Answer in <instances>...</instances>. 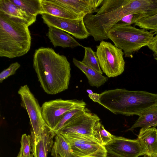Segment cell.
I'll list each match as a JSON object with an SVG mask.
<instances>
[{
    "label": "cell",
    "mask_w": 157,
    "mask_h": 157,
    "mask_svg": "<svg viewBox=\"0 0 157 157\" xmlns=\"http://www.w3.org/2000/svg\"><path fill=\"white\" fill-rule=\"evenodd\" d=\"M150 16V14L146 13L129 14L124 17L113 26L131 25L142 19Z\"/></svg>",
    "instance_id": "obj_27"
},
{
    "label": "cell",
    "mask_w": 157,
    "mask_h": 157,
    "mask_svg": "<svg viewBox=\"0 0 157 157\" xmlns=\"http://www.w3.org/2000/svg\"><path fill=\"white\" fill-rule=\"evenodd\" d=\"M21 65L18 62L11 63L6 69H5L0 73V82L10 76L15 74L16 71L20 67Z\"/></svg>",
    "instance_id": "obj_29"
},
{
    "label": "cell",
    "mask_w": 157,
    "mask_h": 157,
    "mask_svg": "<svg viewBox=\"0 0 157 157\" xmlns=\"http://www.w3.org/2000/svg\"><path fill=\"white\" fill-rule=\"evenodd\" d=\"M155 34L131 25L113 26L108 36L115 46L123 51L125 57L132 58L136 52L151 43Z\"/></svg>",
    "instance_id": "obj_5"
},
{
    "label": "cell",
    "mask_w": 157,
    "mask_h": 157,
    "mask_svg": "<svg viewBox=\"0 0 157 157\" xmlns=\"http://www.w3.org/2000/svg\"><path fill=\"white\" fill-rule=\"evenodd\" d=\"M106 157H120L114 154L107 151V155Z\"/></svg>",
    "instance_id": "obj_32"
},
{
    "label": "cell",
    "mask_w": 157,
    "mask_h": 157,
    "mask_svg": "<svg viewBox=\"0 0 157 157\" xmlns=\"http://www.w3.org/2000/svg\"><path fill=\"white\" fill-rule=\"evenodd\" d=\"M74 109L67 112L63 116L61 120L56 127L53 129L51 130L56 135L61 129L64 124L69 119L71 118L76 113L79 112L81 109Z\"/></svg>",
    "instance_id": "obj_28"
},
{
    "label": "cell",
    "mask_w": 157,
    "mask_h": 157,
    "mask_svg": "<svg viewBox=\"0 0 157 157\" xmlns=\"http://www.w3.org/2000/svg\"><path fill=\"white\" fill-rule=\"evenodd\" d=\"M137 139L146 155L151 156L157 153V129L155 128H141Z\"/></svg>",
    "instance_id": "obj_16"
},
{
    "label": "cell",
    "mask_w": 157,
    "mask_h": 157,
    "mask_svg": "<svg viewBox=\"0 0 157 157\" xmlns=\"http://www.w3.org/2000/svg\"><path fill=\"white\" fill-rule=\"evenodd\" d=\"M151 43L147 46L153 52V57L157 62V33Z\"/></svg>",
    "instance_id": "obj_30"
},
{
    "label": "cell",
    "mask_w": 157,
    "mask_h": 157,
    "mask_svg": "<svg viewBox=\"0 0 157 157\" xmlns=\"http://www.w3.org/2000/svg\"><path fill=\"white\" fill-rule=\"evenodd\" d=\"M85 54L81 62L86 65L102 75L103 72L100 67L96 52L90 47H83Z\"/></svg>",
    "instance_id": "obj_24"
},
{
    "label": "cell",
    "mask_w": 157,
    "mask_h": 157,
    "mask_svg": "<svg viewBox=\"0 0 157 157\" xmlns=\"http://www.w3.org/2000/svg\"><path fill=\"white\" fill-rule=\"evenodd\" d=\"M86 91L89 93V94H91L93 93L92 91L90 90H87Z\"/></svg>",
    "instance_id": "obj_34"
},
{
    "label": "cell",
    "mask_w": 157,
    "mask_h": 157,
    "mask_svg": "<svg viewBox=\"0 0 157 157\" xmlns=\"http://www.w3.org/2000/svg\"><path fill=\"white\" fill-rule=\"evenodd\" d=\"M147 157H157V153L151 156H147Z\"/></svg>",
    "instance_id": "obj_33"
},
{
    "label": "cell",
    "mask_w": 157,
    "mask_h": 157,
    "mask_svg": "<svg viewBox=\"0 0 157 157\" xmlns=\"http://www.w3.org/2000/svg\"><path fill=\"white\" fill-rule=\"evenodd\" d=\"M54 137L51 151L52 157H76L72 152L69 142L64 136L59 133Z\"/></svg>",
    "instance_id": "obj_21"
},
{
    "label": "cell",
    "mask_w": 157,
    "mask_h": 157,
    "mask_svg": "<svg viewBox=\"0 0 157 157\" xmlns=\"http://www.w3.org/2000/svg\"><path fill=\"white\" fill-rule=\"evenodd\" d=\"M0 12L21 19L25 21L29 26L36 21V17L27 13L10 0H0Z\"/></svg>",
    "instance_id": "obj_17"
},
{
    "label": "cell",
    "mask_w": 157,
    "mask_h": 157,
    "mask_svg": "<svg viewBox=\"0 0 157 157\" xmlns=\"http://www.w3.org/2000/svg\"><path fill=\"white\" fill-rule=\"evenodd\" d=\"M47 36L54 47L59 46L73 48L78 46L83 47L70 35L54 27H48Z\"/></svg>",
    "instance_id": "obj_15"
},
{
    "label": "cell",
    "mask_w": 157,
    "mask_h": 157,
    "mask_svg": "<svg viewBox=\"0 0 157 157\" xmlns=\"http://www.w3.org/2000/svg\"><path fill=\"white\" fill-rule=\"evenodd\" d=\"M29 14L35 17L43 14L41 0H10Z\"/></svg>",
    "instance_id": "obj_22"
},
{
    "label": "cell",
    "mask_w": 157,
    "mask_h": 157,
    "mask_svg": "<svg viewBox=\"0 0 157 157\" xmlns=\"http://www.w3.org/2000/svg\"><path fill=\"white\" fill-rule=\"evenodd\" d=\"M18 93L21 98V105L26 110L29 118L31 126L30 136L32 145L39 140L49 128L43 118L41 107L38 101L28 85L21 86Z\"/></svg>",
    "instance_id": "obj_6"
},
{
    "label": "cell",
    "mask_w": 157,
    "mask_h": 157,
    "mask_svg": "<svg viewBox=\"0 0 157 157\" xmlns=\"http://www.w3.org/2000/svg\"><path fill=\"white\" fill-rule=\"evenodd\" d=\"M33 61L38 81L46 93L56 94L68 89L71 67L66 56L51 48L41 47L35 51Z\"/></svg>",
    "instance_id": "obj_1"
},
{
    "label": "cell",
    "mask_w": 157,
    "mask_h": 157,
    "mask_svg": "<svg viewBox=\"0 0 157 157\" xmlns=\"http://www.w3.org/2000/svg\"><path fill=\"white\" fill-rule=\"evenodd\" d=\"M135 26L140 28L150 30L157 33V13L151 17L144 18L134 23Z\"/></svg>",
    "instance_id": "obj_26"
},
{
    "label": "cell",
    "mask_w": 157,
    "mask_h": 157,
    "mask_svg": "<svg viewBox=\"0 0 157 157\" xmlns=\"http://www.w3.org/2000/svg\"><path fill=\"white\" fill-rule=\"evenodd\" d=\"M88 96L92 101L94 102H97L99 100V94L96 93L89 94Z\"/></svg>",
    "instance_id": "obj_31"
},
{
    "label": "cell",
    "mask_w": 157,
    "mask_h": 157,
    "mask_svg": "<svg viewBox=\"0 0 157 157\" xmlns=\"http://www.w3.org/2000/svg\"><path fill=\"white\" fill-rule=\"evenodd\" d=\"M97 103L115 114L139 116L146 110L157 106V94L117 88L99 94Z\"/></svg>",
    "instance_id": "obj_2"
},
{
    "label": "cell",
    "mask_w": 157,
    "mask_h": 157,
    "mask_svg": "<svg viewBox=\"0 0 157 157\" xmlns=\"http://www.w3.org/2000/svg\"><path fill=\"white\" fill-rule=\"evenodd\" d=\"M76 157H106L107 151L93 136L78 134L62 135Z\"/></svg>",
    "instance_id": "obj_9"
},
{
    "label": "cell",
    "mask_w": 157,
    "mask_h": 157,
    "mask_svg": "<svg viewBox=\"0 0 157 157\" xmlns=\"http://www.w3.org/2000/svg\"><path fill=\"white\" fill-rule=\"evenodd\" d=\"M41 2L43 13L71 20L84 18L71 11L56 0H41Z\"/></svg>",
    "instance_id": "obj_14"
},
{
    "label": "cell",
    "mask_w": 157,
    "mask_h": 157,
    "mask_svg": "<svg viewBox=\"0 0 157 157\" xmlns=\"http://www.w3.org/2000/svg\"><path fill=\"white\" fill-rule=\"evenodd\" d=\"M86 105L83 100L76 99H58L45 101L41 107L42 116L46 124L52 130L66 113L74 109H84Z\"/></svg>",
    "instance_id": "obj_8"
},
{
    "label": "cell",
    "mask_w": 157,
    "mask_h": 157,
    "mask_svg": "<svg viewBox=\"0 0 157 157\" xmlns=\"http://www.w3.org/2000/svg\"><path fill=\"white\" fill-rule=\"evenodd\" d=\"M96 52L100 67L108 77H114L124 71L125 63L123 51L111 43L101 41Z\"/></svg>",
    "instance_id": "obj_7"
},
{
    "label": "cell",
    "mask_w": 157,
    "mask_h": 157,
    "mask_svg": "<svg viewBox=\"0 0 157 157\" xmlns=\"http://www.w3.org/2000/svg\"><path fill=\"white\" fill-rule=\"evenodd\" d=\"M100 120L97 115L86 108L69 119L57 134H78L93 137V127Z\"/></svg>",
    "instance_id": "obj_10"
},
{
    "label": "cell",
    "mask_w": 157,
    "mask_h": 157,
    "mask_svg": "<svg viewBox=\"0 0 157 157\" xmlns=\"http://www.w3.org/2000/svg\"><path fill=\"white\" fill-rule=\"evenodd\" d=\"M41 15L44 23L48 27H53L61 29L78 39H86L90 36L84 22V18L71 20L45 13Z\"/></svg>",
    "instance_id": "obj_11"
},
{
    "label": "cell",
    "mask_w": 157,
    "mask_h": 157,
    "mask_svg": "<svg viewBox=\"0 0 157 157\" xmlns=\"http://www.w3.org/2000/svg\"><path fill=\"white\" fill-rule=\"evenodd\" d=\"M20 143L21 147L17 157H33L30 135L23 134Z\"/></svg>",
    "instance_id": "obj_25"
},
{
    "label": "cell",
    "mask_w": 157,
    "mask_h": 157,
    "mask_svg": "<svg viewBox=\"0 0 157 157\" xmlns=\"http://www.w3.org/2000/svg\"><path fill=\"white\" fill-rule=\"evenodd\" d=\"M105 147L107 152L120 157H138L146 155L137 139L115 136Z\"/></svg>",
    "instance_id": "obj_12"
},
{
    "label": "cell",
    "mask_w": 157,
    "mask_h": 157,
    "mask_svg": "<svg viewBox=\"0 0 157 157\" xmlns=\"http://www.w3.org/2000/svg\"><path fill=\"white\" fill-rule=\"evenodd\" d=\"M76 14L84 17L97 13L103 0H56Z\"/></svg>",
    "instance_id": "obj_13"
},
{
    "label": "cell",
    "mask_w": 157,
    "mask_h": 157,
    "mask_svg": "<svg viewBox=\"0 0 157 157\" xmlns=\"http://www.w3.org/2000/svg\"><path fill=\"white\" fill-rule=\"evenodd\" d=\"M139 117L127 131L133 132L138 127L147 129L157 124V106L151 107L142 113Z\"/></svg>",
    "instance_id": "obj_20"
},
{
    "label": "cell",
    "mask_w": 157,
    "mask_h": 157,
    "mask_svg": "<svg viewBox=\"0 0 157 157\" xmlns=\"http://www.w3.org/2000/svg\"><path fill=\"white\" fill-rule=\"evenodd\" d=\"M93 136L99 144L104 146L115 136L105 129L100 121L97 122L93 127Z\"/></svg>",
    "instance_id": "obj_23"
},
{
    "label": "cell",
    "mask_w": 157,
    "mask_h": 157,
    "mask_svg": "<svg viewBox=\"0 0 157 157\" xmlns=\"http://www.w3.org/2000/svg\"><path fill=\"white\" fill-rule=\"evenodd\" d=\"M129 1L103 0L95 14L85 16L84 22L90 36H92L96 41L108 40V33L112 27L128 14Z\"/></svg>",
    "instance_id": "obj_4"
},
{
    "label": "cell",
    "mask_w": 157,
    "mask_h": 157,
    "mask_svg": "<svg viewBox=\"0 0 157 157\" xmlns=\"http://www.w3.org/2000/svg\"><path fill=\"white\" fill-rule=\"evenodd\" d=\"M55 133L48 128L36 143L31 145L34 157H48L54 143Z\"/></svg>",
    "instance_id": "obj_18"
},
{
    "label": "cell",
    "mask_w": 157,
    "mask_h": 157,
    "mask_svg": "<svg viewBox=\"0 0 157 157\" xmlns=\"http://www.w3.org/2000/svg\"><path fill=\"white\" fill-rule=\"evenodd\" d=\"M156 125H157V124Z\"/></svg>",
    "instance_id": "obj_35"
},
{
    "label": "cell",
    "mask_w": 157,
    "mask_h": 157,
    "mask_svg": "<svg viewBox=\"0 0 157 157\" xmlns=\"http://www.w3.org/2000/svg\"><path fill=\"white\" fill-rule=\"evenodd\" d=\"M72 62L76 67L85 75L90 86L98 88L107 81V77L86 65L81 61L73 58Z\"/></svg>",
    "instance_id": "obj_19"
},
{
    "label": "cell",
    "mask_w": 157,
    "mask_h": 157,
    "mask_svg": "<svg viewBox=\"0 0 157 157\" xmlns=\"http://www.w3.org/2000/svg\"><path fill=\"white\" fill-rule=\"evenodd\" d=\"M29 26L24 21L0 12V56L12 59L30 50Z\"/></svg>",
    "instance_id": "obj_3"
}]
</instances>
